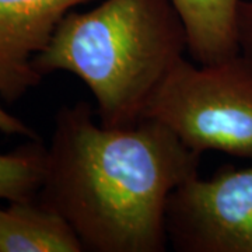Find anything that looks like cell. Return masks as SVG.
Instances as JSON below:
<instances>
[{
    "mask_svg": "<svg viewBox=\"0 0 252 252\" xmlns=\"http://www.w3.org/2000/svg\"><path fill=\"white\" fill-rule=\"evenodd\" d=\"M199 162L161 122L104 127L79 101L55 115L38 200L70 224L84 251L164 252L168 196Z\"/></svg>",
    "mask_w": 252,
    "mask_h": 252,
    "instance_id": "obj_1",
    "label": "cell"
},
{
    "mask_svg": "<svg viewBox=\"0 0 252 252\" xmlns=\"http://www.w3.org/2000/svg\"><path fill=\"white\" fill-rule=\"evenodd\" d=\"M188 49L187 30L171 0H105L69 11L34 59L42 77L79 76L97 101L99 125H137L164 79Z\"/></svg>",
    "mask_w": 252,
    "mask_h": 252,
    "instance_id": "obj_2",
    "label": "cell"
},
{
    "mask_svg": "<svg viewBox=\"0 0 252 252\" xmlns=\"http://www.w3.org/2000/svg\"><path fill=\"white\" fill-rule=\"evenodd\" d=\"M144 118L164 124L199 154L217 150L252 158V58L241 52L200 66L182 58Z\"/></svg>",
    "mask_w": 252,
    "mask_h": 252,
    "instance_id": "obj_3",
    "label": "cell"
},
{
    "mask_svg": "<svg viewBox=\"0 0 252 252\" xmlns=\"http://www.w3.org/2000/svg\"><path fill=\"white\" fill-rule=\"evenodd\" d=\"M168 243L178 252H252V167L225 164L172 190L165 209Z\"/></svg>",
    "mask_w": 252,
    "mask_h": 252,
    "instance_id": "obj_4",
    "label": "cell"
},
{
    "mask_svg": "<svg viewBox=\"0 0 252 252\" xmlns=\"http://www.w3.org/2000/svg\"><path fill=\"white\" fill-rule=\"evenodd\" d=\"M89 0H0V97L16 102L42 76L34 59L51 42L63 17Z\"/></svg>",
    "mask_w": 252,
    "mask_h": 252,
    "instance_id": "obj_5",
    "label": "cell"
},
{
    "mask_svg": "<svg viewBox=\"0 0 252 252\" xmlns=\"http://www.w3.org/2000/svg\"><path fill=\"white\" fill-rule=\"evenodd\" d=\"M83 244L59 213L38 198L0 209V252H83Z\"/></svg>",
    "mask_w": 252,
    "mask_h": 252,
    "instance_id": "obj_6",
    "label": "cell"
},
{
    "mask_svg": "<svg viewBox=\"0 0 252 252\" xmlns=\"http://www.w3.org/2000/svg\"><path fill=\"white\" fill-rule=\"evenodd\" d=\"M241 0H171L187 30L188 51L199 64L241 54L238 7Z\"/></svg>",
    "mask_w": 252,
    "mask_h": 252,
    "instance_id": "obj_7",
    "label": "cell"
},
{
    "mask_svg": "<svg viewBox=\"0 0 252 252\" xmlns=\"http://www.w3.org/2000/svg\"><path fill=\"white\" fill-rule=\"evenodd\" d=\"M46 147L39 139H30L10 153H0V200L38 198L45 172Z\"/></svg>",
    "mask_w": 252,
    "mask_h": 252,
    "instance_id": "obj_8",
    "label": "cell"
},
{
    "mask_svg": "<svg viewBox=\"0 0 252 252\" xmlns=\"http://www.w3.org/2000/svg\"><path fill=\"white\" fill-rule=\"evenodd\" d=\"M238 35L241 52L252 58V1H240Z\"/></svg>",
    "mask_w": 252,
    "mask_h": 252,
    "instance_id": "obj_9",
    "label": "cell"
},
{
    "mask_svg": "<svg viewBox=\"0 0 252 252\" xmlns=\"http://www.w3.org/2000/svg\"><path fill=\"white\" fill-rule=\"evenodd\" d=\"M0 132L6 135H18L28 139H39L35 132L21 119L13 117L0 105Z\"/></svg>",
    "mask_w": 252,
    "mask_h": 252,
    "instance_id": "obj_10",
    "label": "cell"
}]
</instances>
